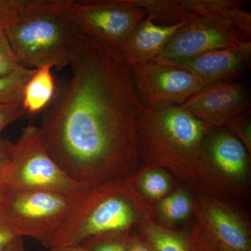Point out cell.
I'll return each instance as SVG.
<instances>
[{
  "mask_svg": "<svg viewBox=\"0 0 251 251\" xmlns=\"http://www.w3.org/2000/svg\"><path fill=\"white\" fill-rule=\"evenodd\" d=\"M39 127L50 156L89 188L134 176L143 105L129 67L113 46L82 35Z\"/></svg>",
  "mask_w": 251,
  "mask_h": 251,
  "instance_id": "cell-1",
  "label": "cell"
},
{
  "mask_svg": "<svg viewBox=\"0 0 251 251\" xmlns=\"http://www.w3.org/2000/svg\"><path fill=\"white\" fill-rule=\"evenodd\" d=\"M214 128L179 105L143 107L136 125L140 167L166 170L198 195L209 196L206 145Z\"/></svg>",
  "mask_w": 251,
  "mask_h": 251,
  "instance_id": "cell-2",
  "label": "cell"
},
{
  "mask_svg": "<svg viewBox=\"0 0 251 251\" xmlns=\"http://www.w3.org/2000/svg\"><path fill=\"white\" fill-rule=\"evenodd\" d=\"M72 0H25L4 26L20 65L34 69L69 65L82 33L74 20Z\"/></svg>",
  "mask_w": 251,
  "mask_h": 251,
  "instance_id": "cell-3",
  "label": "cell"
},
{
  "mask_svg": "<svg viewBox=\"0 0 251 251\" xmlns=\"http://www.w3.org/2000/svg\"><path fill=\"white\" fill-rule=\"evenodd\" d=\"M152 206L128 179L92 186L46 248L80 245L99 234L130 232L152 216Z\"/></svg>",
  "mask_w": 251,
  "mask_h": 251,
  "instance_id": "cell-4",
  "label": "cell"
},
{
  "mask_svg": "<svg viewBox=\"0 0 251 251\" xmlns=\"http://www.w3.org/2000/svg\"><path fill=\"white\" fill-rule=\"evenodd\" d=\"M84 195L45 190H6L0 198V219L20 237L47 247Z\"/></svg>",
  "mask_w": 251,
  "mask_h": 251,
  "instance_id": "cell-5",
  "label": "cell"
},
{
  "mask_svg": "<svg viewBox=\"0 0 251 251\" xmlns=\"http://www.w3.org/2000/svg\"><path fill=\"white\" fill-rule=\"evenodd\" d=\"M6 190L38 189L85 195L88 186L65 173L50 154L39 127L29 124L13 143L4 175Z\"/></svg>",
  "mask_w": 251,
  "mask_h": 251,
  "instance_id": "cell-6",
  "label": "cell"
},
{
  "mask_svg": "<svg viewBox=\"0 0 251 251\" xmlns=\"http://www.w3.org/2000/svg\"><path fill=\"white\" fill-rule=\"evenodd\" d=\"M250 156L231 130L214 128L208 139L206 172L209 197L232 205L249 199Z\"/></svg>",
  "mask_w": 251,
  "mask_h": 251,
  "instance_id": "cell-7",
  "label": "cell"
},
{
  "mask_svg": "<svg viewBox=\"0 0 251 251\" xmlns=\"http://www.w3.org/2000/svg\"><path fill=\"white\" fill-rule=\"evenodd\" d=\"M147 16L161 25L209 21L247 39L251 36V14L240 0H132Z\"/></svg>",
  "mask_w": 251,
  "mask_h": 251,
  "instance_id": "cell-8",
  "label": "cell"
},
{
  "mask_svg": "<svg viewBox=\"0 0 251 251\" xmlns=\"http://www.w3.org/2000/svg\"><path fill=\"white\" fill-rule=\"evenodd\" d=\"M72 11L82 34L117 49L147 16L132 0H72Z\"/></svg>",
  "mask_w": 251,
  "mask_h": 251,
  "instance_id": "cell-9",
  "label": "cell"
},
{
  "mask_svg": "<svg viewBox=\"0 0 251 251\" xmlns=\"http://www.w3.org/2000/svg\"><path fill=\"white\" fill-rule=\"evenodd\" d=\"M143 107L180 105L208 84L179 68L150 61L129 67Z\"/></svg>",
  "mask_w": 251,
  "mask_h": 251,
  "instance_id": "cell-10",
  "label": "cell"
},
{
  "mask_svg": "<svg viewBox=\"0 0 251 251\" xmlns=\"http://www.w3.org/2000/svg\"><path fill=\"white\" fill-rule=\"evenodd\" d=\"M251 50V39L209 21L185 23L153 62H179L219 49Z\"/></svg>",
  "mask_w": 251,
  "mask_h": 251,
  "instance_id": "cell-11",
  "label": "cell"
},
{
  "mask_svg": "<svg viewBox=\"0 0 251 251\" xmlns=\"http://www.w3.org/2000/svg\"><path fill=\"white\" fill-rule=\"evenodd\" d=\"M249 87L237 80L208 84L179 105L214 128H227L239 115L251 109Z\"/></svg>",
  "mask_w": 251,
  "mask_h": 251,
  "instance_id": "cell-12",
  "label": "cell"
},
{
  "mask_svg": "<svg viewBox=\"0 0 251 251\" xmlns=\"http://www.w3.org/2000/svg\"><path fill=\"white\" fill-rule=\"evenodd\" d=\"M193 211L198 222L220 245L232 251H251L250 226L233 206L198 195Z\"/></svg>",
  "mask_w": 251,
  "mask_h": 251,
  "instance_id": "cell-13",
  "label": "cell"
},
{
  "mask_svg": "<svg viewBox=\"0 0 251 251\" xmlns=\"http://www.w3.org/2000/svg\"><path fill=\"white\" fill-rule=\"evenodd\" d=\"M251 50L219 49L179 62L159 63L184 69L206 84L238 80L251 67ZM158 63V62H157Z\"/></svg>",
  "mask_w": 251,
  "mask_h": 251,
  "instance_id": "cell-14",
  "label": "cell"
},
{
  "mask_svg": "<svg viewBox=\"0 0 251 251\" xmlns=\"http://www.w3.org/2000/svg\"><path fill=\"white\" fill-rule=\"evenodd\" d=\"M185 23L157 24L151 18L146 16L117 50L128 67L150 62L163 52Z\"/></svg>",
  "mask_w": 251,
  "mask_h": 251,
  "instance_id": "cell-15",
  "label": "cell"
},
{
  "mask_svg": "<svg viewBox=\"0 0 251 251\" xmlns=\"http://www.w3.org/2000/svg\"><path fill=\"white\" fill-rule=\"evenodd\" d=\"M140 236L156 251H198L193 228L178 231L164 227L148 216L139 226Z\"/></svg>",
  "mask_w": 251,
  "mask_h": 251,
  "instance_id": "cell-16",
  "label": "cell"
},
{
  "mask_svg": "<svg viewBox=\"0 0 251 251\" xmlns=\"http://www.w3.org/2000/svg\"><path fill=\"white\" fill-rule=\"evenodd\" d=\"M52 68V66L46 65L36 69L26 84L22 103L26 113L36 115L44 111L52 102L56 91Z\"/></svg>",
  "mask_w": 251,
  "mask_h": 251,
  "instance_id": "cell-17",
  "label": "cell"
},
{
  "mask_svg": "<svg viewBox=\"0 0 251 251\" xmlns=\"http://www.w3.org/2000/svg\"><path fill=\"white\" fill-rule=\"evenodd\" d=\"M128 179L140 196L151 205L168 196L173 187L171 175L159 168L140 167L138 173Z\"/></svg>",
  "mask_w": 251,
  "mask_h": 251,
  "instance_id": "cell-18",
  "label": "cell"
},
{
  "mask_svg": "<svg viewBox=\"0 0 251 251\" xmlns=\"http://www.w3.org/2000/svg\"><path fill=\"white\" fill-rule=\"evenodd\" d=\"M194 209V200L186 189H179L169 193L152 206V216L158 224L169 227L187 219Z\"/></svg>",
  "mask_w": 251,
  "mask_h": 251,
  "instance_id": "cell-19",
  "label": "cell"
},
{
  "mask_svg": "<svg viewBox=\"0 0 251 251\" xmlns=\"http://www.w3.org/2000/svg\"><path fill=\"white\" fill-rule=\"evenodd\" d=\"M34 72L35 69L21 67L0 77V104L22 105L25 87Z\"/></svg>",
  "mask_w": 251,
  "mask_h": 251,
  "instance_id": "cell-20",
  "label": "cell"
},
{
  "mask_svg": "<svg viewBox=\"0 0 251 251\" xmlns=\"http://www.w3.org/2000/svg\"><path fill=\"white\" fill-rule=\"evenodd\" d=\"M130 232H113L86 239L80 245L88 251H128Z\"/></svg>",
  "mask_w": 251,
  "mask_h": 251,
  "instance_id": "cell-21",
  "label": "cell"
},
{
  "mask_svg": "<svg viewBox=\"0 0 251 251\" xmlns=\"http://www.w3.org/2000/svg\"><path fill=\"white\" fill-rule=\"evenodd\" d=\"M21 67L11 49L4 27H0V77L9 75Z\"/></svg>",
  "mask_w": 251,
  "mask_h": 251,
  "instance_id": "cell-22",
  "label": "cell"
},
{
  "mask_svg": "<svg viewBox=\"0 0 251 251\" xmlns=\"http://www.w3.org/2000/svg\"><path fill=\"white\" fill-rule=\"evenodd\" d=\"M227 128L242 142L249 154H251V110L239 115L231 122Z\"/></svg>",
  "mask_w": 251,
  "mask_h": 251,
  "instance_id": "cell-23",
  "label": "cell"
},
{
  "mask_svg": "<svg viewBox=\"0 0 251 251\" xmlns=\"http://www.w3.org/2000/svg\"><path fill=\"white\" fill-rule=\"evenodd\" d=\"M193 230L198 251H232L215 242L198 221L193 226Z\"/></svg>",
  "mask_w": 251,
  "mask_h": 251,
  "instance_id": "cell-24",
  "label": "cell"
},
{
  "mask_svg": "<svg viewBox=\"0 0 251 251\" xmlns=\"http://www.w3.org/2000/svg\"><path fill=\"white\" fill-rule=\"evenodd\" d=\"M22 105L0 104V141L2 140L1 133L6 126L17 121L25 115Z\"/></svg>",
  "mask_w": 251,
  "mask_h": 251,
  "instance_id": "cell-25",
  "label": "cell"
},
{
  "mask_svg": "<svg viewBox=\"0 0 251 251\" xmlns=\"http://www.w3.org/2000/svg\"><path fill=\"white\" fill-rule=\"evenodd\" d=\"M13 143L9 140L2 139L0 141V198L6 191L4 175L10 159Z\"/></svg>",
  "mask_w": 251,
  "mask_h": 251,
  "instance_id": "cell-26",
  "label": "cell"
},
{
  "mask_svg": "<svg viewBox=\"0 0 251 251\" xmlns=\"http://www.w3.org/2000/svg\"><path fill=\"white\" fill-rule=\"evenodd\" d=\"M25 0H0V27L14 18L20 8L23 6Z\"/></svg>",
  "mask_w": 251,
  "mask_h": 251,
  "instance_id": "cell-27",
  "label": "cell"
},
{
  "mask_svg": "<svg viewBox=\"0 0 251 251\" xmlns=\"http://www.w3.org/2000/svg\"><path fill=\"white\" fill-rule=\"evenodd\" d=\"M18 238L21 237H18L11 227L0 219V251L4 250Z\"/></svg>",
  "mask_w": 251,
  "mask_h": 251,
  "instance_id": "cell-28",
  "label": "cell"
},
{
  "mask_svg": "<svg viewBox=\"0 0 251 251\" xmlns=\"http://www.w3.org/2000/svg\"><path fill=\"white\" fill-rule=\"evenodd\" d=\"M128 251H156L154 248L141 236L130 234L128 242Z\"/></svg>",
  "mask_w": 251,
  "mask_h": 251,
  "instance_id": "cell-29",
  "label": "cell"
},
{
  "mask_svg": "<svg viewBox=\"0 0 251 251\" xmlns=\"http://www.w3.org/2000/svg\"><path fill=\"white\" fill-rule=\"evenodd\" d=\"M2 251H26L23 238H18Z\"/></svg>",
  "mask_w": 251,
  "mask_h": 251,
  "instance_id": "cell-30",
  "label": "cell"
},
{
  "mask_svg": "<svg viewBox=\"0 0 251 251\" xmlns=\"http://www.w3.org/2000/svg\"><path fill=\"white\" fill-rule=\"evenodd\" d=\"M49 251H88L82 245L69 246V247H52Z\"/></svg>",
  "mask_w": 251,
  "mask_h": 251,
  "instance_id": "cell-31",
  "label": "cell"
}]
</instances>
